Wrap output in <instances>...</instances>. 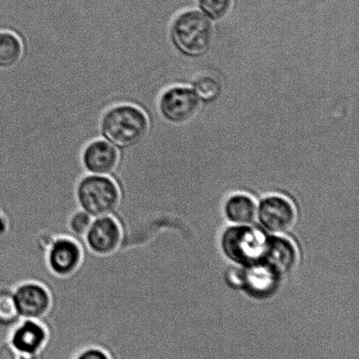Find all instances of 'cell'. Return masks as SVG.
Returning a JSON list of instances; mask_svg holds the SVG:
<instances>
[{
	"label": "cell",
	"mask_w": 359,
	"mask_h": 359,
	"mask_svg": "<svg viewBox=\"0 0 359 359\" xmlns=\"http://www.w3.org/2000/svg\"><path fill=\"white\" fill-rule=\"evenodd\" d=\"M202 105L192 87L174 84L161 91L157 109L166 124L179 129L188 125L198 115Z\"/></svg>",
	"instance_id": "4"
},
{
	"label": "cell",
	"mask_w": 359,
	"mask_h": 359,
	"mask_svg": "<svg viewBox=\"0 0 359 359\" xmlns=\"http://www.w3.org/2000/svg\"><path fill=\"white\" fill-rule=\"evenodd\" d=\"M119 150L103 138L91 141L83 150L81 162L86 174L111 176L118 167Z\"/></svg>",
	"instance_id": "11"
},
{
	"label": "cell",
	"mask_w": 359,
	"mask_h": 359,
	"mask_svg": "<svg viewBox=\"0 0 359 359\" xmlns=\"http://www.w3.org/2000/svg\"><path fill=\"white\" fill-rule=\"evenodd\" d=\"M224 214L231 226H252L258 216V202L249 193H232L225 200Z\"/></svg>",
	"instance_id": "12"
},
{
	"label": "cell",
	"mask_w": 359,
	"mask_h": 359,
	"mask_svg": "<svg viewBox=\"0 0 359 359\" xmlns=\"http://www.w3.org/2000/svg\"><path fill=\"white\" fill-rule=\"evenodd\" d=\"M74 359H111L107 351L97 346H90L80 351Z\"/></svg>",
	"instance_id": "18"
},
{
	"label": "cell",
	"mask_w": 359,
	"mask_h": 359,
	"mask_svg": "<svg viewBox=\"0 0 359 359\" xmlns=\"http://www.w3.org/2000/svg\"><path fill=\"white\" fill-rule=\"evenodd\" d=\"M267 237L252 226H231L224 231L222 249L224 255L246 268L257 265L265 252Z\"/></svg>",
	"instance_id": "6"
},
{
	"label": "cell",
	"mask_w": 359,
	"mask_h": 359,
	"mask_svg": "<svg viewBox=\"0 0 359 359\" xmlns=\"http://www.w3.org/2000/svg\"><path fill=\"white\" fill-rule=\"evenodd\" d=\"M213 23L199 10H185L175 14L168 27V40L177 54L198 58L212 46Z\"/></svg>",
	"instance_id": "2"
},
{
	"label": "cell",
	"mask_w": 359,
	"mask_h": 359,
	"mask_svg": "<svg viewBox=\"0 0 359 359\" xmlns=\"http://www.w3.org/2000/svg\"><path fill=\"white\" fill-rule=\"evenodd\" d=\"M14 301L21 319L41 320L52 307L50 291L37 280H24L13 287Z\"/></svg>",
	"instance_id": "9"
},
{
	"label": "cell",
	"mask_w": 359,
	"mask_h": 359,
	"mask_svg": "<svg viewBox=\"0 0 359 359\" xmlns=\"http://www.w3.org/2000/svg\"><path fill=\"white\" fill-rule=\"evenodd\" d=\"M84 256L83 239L74 237L66 226L56 231L45 248V262L53 275L68 278L82 265Z\"/></svg>",
	"instance_id": "5"
},
{
	"label": "cell",
	"mask_w": 359,
	"mask_h": 359,
	"mask_svg": "<svg viewBox=\"0 0 359 359\" xmlns=\"http://www.w3.org/2000/svg\"><path fill=\"white\" fill-rule=\"evenodd\" d=\"M94 217L86 211L76 207L69 214L66 221L67 231L74 237L83 239L89 230Z\"/></svg>",
	"instance_id": "16"
},
{
	"label": "cell",
	"mask_w": 359,
	"mask_h": 359,
	"mask_svg": "<svg viewBox=\"0 0 359 359\" xmlns=\"http://www.w3.org/2000/svg\"><path fill=\"white\" fill-rule=\"evenodd\" d=\"M297 221V207L287 197L273 193L258 202L257 221L269 233L286 234L294 228Z\"/></svg>",
	"instance_id": "8"
},
{
	"label": "cell",
	"mask_w": 359,
	"mask_h": 359,
	"mask_svg": "<svg viewBox=\"0 0 359 359\" xmlns=\"http://www.w3.org/2000/svg\"><path fill=\"white\" fill-rule=\"evenodd\" d=\"M126 237V221L119 209L114 214L95 217L83 242L93 254L107 256L121 249Z\"/></svg>",
	"instance_id": "7"
},
{
	"label": "cell",
	"mask_w": 359,
	"mask_h": 359,
	"mask_svg": "<svg viewBox=\"0 0 359 359\" xmlns=\"http://www.w3.org/2000/svg\"><path fill=\"white\" fill-rule=\"evenodd\" d=\"M192 88L202 103H211L216 100L221 93L219 81L210 76L197 79L194 82Z\"/></svg>",
	"instance_id": "17"
},
{
	"label": "cell",
	"mask_w": 359,
	"mask_h": 359,
	"mask_svg": "<svg viewBox=\"0 0 359 359\" xmlns=\"http://www.w3.org/2000/svg\"><path fill=\"white\" fill-rule=\"evenodd\" d=\"M0 263V326L12 328L21 318L13 298L14 284L10 282L3 263Z\"/></svg>",
	"instance_id": "13"
},
{
	"label": "cell",
	"mask_w": 359,
	"mask_h": 359,
	"mask_svg": "<svg viewBox=\"0 0 359 359\" xmlns=\"http://www.w3.org/2000/svg\"><path fill=\"white\" fill-rule=\"evenodd\" d=\"M23 56V44L15 34L0 31V70H8L19 65Z\"/></svg>",
	"instance_id": "14"
},
{
	"label": "cell",
	"mask_w": 359,
	"mask_h": 359,
	"mask_svg": "<svg viewBox=\"0 0 359 359\" xmlns=\"http://www.w3.org/2000/svg\"><path fill=\"white\" fill-rule=\"evenodd\" d=\"M123 198L121 185L111 176L83 174L76 184L77 207L94 218L117 213Z\"/></svg>",
	"instance_id": "3"
},
{
	"label": "cell",
	"mask_w": 359,
	"mask_h": 359,
	"mask_svg": "<svg viewBox=\"0 0 359 359\" xmlns=\"http://www.w3.org/2000/svg\"><path fill=\"white\" fill-rule=\"evenodd\" d=\"M48 340V330L40 320L20 319L11 328L7 341L18 354L34 357L41 353Z\"/></svg>",
	"instance_id": "10"
},
{
	"label": "cell",
	"mask_w": 359,
	"mask_h": 359,
	"mask_svg": "<svg viewBox=\"0 0 359 359\" xmlns=\"http://www.w3.org/2000/svg\"><path fill=\"white\" fill-rule=\"evenodd\" d=\"M149 132V119L146 112L135 105H114L104 112L100 124L101 138L119 150L138 147Z\"/></svg>",
	"instance_id": "1"
},
{
	"label": "cell",
	"mask_w": 359,
	"mask_h": 359,
	"mask_svg": "<svg viewBox=\"0 0 359 359\" xmlns=\"http://www.w3.org/2000/svg\"><path fill=\"white\" fill-rule=\"evenodd\" d=\"M233 7V0H198V10L211 22L226 19Z\"/></svg>",
	"instance_id": "15"
}]
</instances>
